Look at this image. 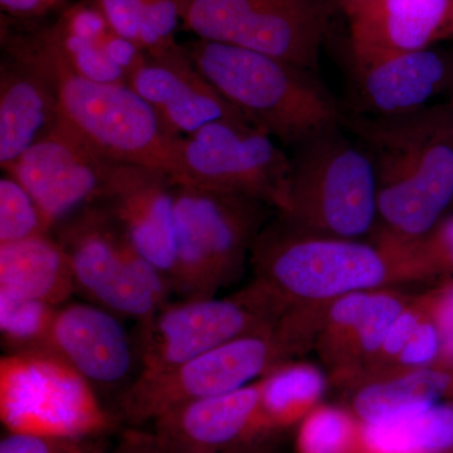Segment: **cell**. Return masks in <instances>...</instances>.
I'll list each match as a JSON object with an SVG mask.
<instances>
[{
  "label": "cell",
  "mask_w": 453,
  "mask_h": 453,
  "mask_svg": "<svg viewBox=\"0 0 453 453\" xmlns=\"http://www.w3.org/2000/svg\"><path fill=\"white\" fill-rule=\"evenodd\" d=\"M65 0H0L2 13L17 22H35L61 8Z\"/></svg>",
  "instance_id": "8d00e7d4"
},
{
  "label": "cell",
  "mask_w": 453,
  "mask_h": 453,
  "mask_svg": "<svg viewBox=\"0 0 453 453\" xmlns=\"http://www.w3.org/2000/svg\"><path fill=\"white\" fill-rule=\"evenodd\" d=\"M255 281L286 309L324 308L357 292L426 281L412 246L315 234L277 214L250 257Z\"/></svg>",
  "instance_id": "7a4b0ae2"
},
{
  "label": "cell",
  "mask_w": 453,
  "mask_h": 453,
  "mask_svg": "<svg viewBox=\"0 0 453 453\" xmlns=\"http://www.w3.org/2000/svg\"><path fill=\"white\" fill-rule=\"evenodd\" d=\"M168 451L220 453L265 436L258 380L234 392L174 408L153 422Z\"/></svg>",
  "instance_id": "ffe728a7"
},
{
  "label": "cell",
  "mask_w": 453,
  "mask_h": 453,
  "mask_svg": "<svg viewBox=\"0 0 453 453\" xmlns=\"http://www.w3.org/2000/svg\"><path fill=\"white\" fill-rule=\"evenodd\" d=\"M348 113L395 116L418 111L446 94L449 52L434 49L372 57L350 56Z\"/></svg>",
  "instance_id": "2e32d148"
},
{
  "label": "cell",
  "mask_w": 453,
  "mask_h": 453,
  "mask_svg": "<svg viewBox=\"0 0 453 453\" xmlns=\"http://www.w3.org/2000/svg\"><path fill=\"white\" fill-rule=\"evenodd\" d=\"M372 0H339L340 5H342V11L347 13V16H350L357 9L362 8L363 5L368 4Z\"/></svg>",
  "instance_id": "f35d334b"
},
{
  "label": "cell",
  "mask_w": 453,
  "mask_h": 453,
  "mask_svg": "<svg viewBox=\"0 0 453 453\" xmlns=\"http://www.w3.org/2000/svg\"><path fill=\"white\" fill-rule=\"evenodd\" d=\"M173 196L175 295L217 296L242 276L273 208L249 196L188 184H175Z\"/></svg>",
  "instance_id": "5b68a950"
},
{
  "label": "cell",
  "mask_w": 453,
  "mask_h": 453,
  "mask_svg": "<svg viewBox=\"0 0 453 453\" xmlns=\"http://www.w3.org/2000/svg\"><path fill=\"white\" fill-rule=\"evenodd\" d=\"M101 49L109 57L110 61L127 74V83H129L131 73L145 61L146 56H148L139 43L129 40V38L122 37L112 29L101 42Z\"/></svg>",
  "instance_id": "d590c367"
},
{
  "label": "cell",
  "mask_w": 453,
  "mask_h": 453,
  "mask_svg": "<svg viewBox=\"0 0 453 453\" xmlns=\"http://www.w3.org/2000/svg\"><path fill=\"white\" fill-rule=\"evenodd\" d=\"M0 292L56 308L70 301L77 292L73 266L55 235L0 244Z\"/></svg>",
  "instance_id": "7402d4cb"
},
{
  "label": "cell",
  "mask_w": 453,
  "mask_h": 453,
  "mask_svg": "<svg viewBox=\"0 0 453 453\" xmlns=\"http://www.w3.org/2000/svg\"><path fill=\"white\" fill-rule=\"evenodd\" d=\"M113 32L139 43L142 0H96Z\"/></svg>",
  "instance_id": "e575fe53"
},
{
  "label": "cell",
  "mask_w": 453,
  "mask_h": 453,
  "mask_svg": "<svg viewBox=\"0 0 453 453\" xmlns=\"http://www.w3.org/2000/svg\"><path fill=\"white\" fill-rule=\"evenodd\" d=\"M174 186L173 179L162 172L116 163L98 202L120 226L136 251L162 271L173 286Z\"/></svg>",
  "instance_id": "e0dca14e"
},
{
  "label": "cell",
  "mask_w": 453,
  "mask_h": 453,
  "mask_svg": "<svg viewBox=\"0 0 453 453\" xmlns=\"http://www.w3.org/2000/svg\"><path fill=\"white\" fill-rule=\"evenodd\" d=\"M55 26L67 35L100 46L107 33L111 31L96 0H80L64 9Z\"/></svg>",
  "instance_id": "836d02e7"
},
{
  "label": "cell",
  "mask_w": 453,
  "mask_h": 453,
  "mask_svg": "<svg viewBox=\"0 0 453 453\" xmlns=\"http://www.w3.org/2000/svg\"><path fill=\"white\" fill-rule=\"evenodd\" d=\"M440 356V332H438L436 321H434V314H432L431 299H429L428 314L426 315L422 323L417 327L416 332L408 340L407 345L399 354V357H396L393 365L390 366L389 371L383 375L437 366ZM383 375H380V377H383Z\"/></svg>",
  "instance_id": "1f68e13d"
},
{
  "label": "cell",
  "mask_w": 453,
  "mask_h": 453,
  "mask_svg": "<svg viewBox=\"0 0 453 453\" xmlns=\"http://www.w3.org/2000/svg\"><path fill=\"white\" fill-rule=\"evenodd\" d=\"M183 183L249 196L280 213L288 203L291 157L247 121L222 120L183 136Z\"/></svg>",
  "instance_id": "8fae6325"
},
{
  "label": "cell",
  "mask_w": 453,
  "mask_h": 453,
  "mask_svg": "<svg viewBox=\"0 0 453 453\" xmlns=\"http://www.w3.org/2000/svg\"><path fill=\"white\" fill-rule=\"evenodd\" d=\"M342 127L371 157L378 220L371 237L412 246L453 203V112L443 104L395 116L344 111Z\"/></svg>",
  "instance_id": "6da1fadb"
},
{
  "label": "cell",
  "mask_w": 453,
  "mask_h": 453,
  "mask_svg": "<svg viewBox=\"0 0 453 453\" xmlns=\"http://www.w3.org/2000/svg\"><path fill=\"white\" fill-rule=\"evenodd\" d=\"M348 18L354 57L417 52L453 38V0H372Z\"/></svg>",
  "instance_id": "44dd1931"
},
{
  "label": "cell",
  "mask_w": 453,
  "mask_h": 453,
  "mask_svg": "<svg viewBox=\"0 0 453 453\" xmlns=\"http://www.w3.org/2000/svg\"><path fill=\"white\" fill-rule=\"evenodd\" d=\"M353 389L350 411L366 425L423 410L445 398L453 399V377L431 366L362 381Z\"/></svg>",
  "instance_id": "603a6c76"
},
{
  "label": "cell",
  "mask_w": 453,
  "mask_h": 453,
  "mask_svg": "<svg viewBox=\"0 0 453 453\" xmlns=\"http://www.w3.org/2000/svg\"><path fill=\"white\" fill-rule=\"evenodd\" d=\"M52 234V226L25 186L4 172L0 178V244Z\"/></svg>",
  "instance_id": "83f0119b"
},
{
  "label": "cell",
  "mask_w": 453,
  "mask_h": 453,
  "mask_svg": "<svg viewBox=\"0 0 453 453\" xmlns=\"http://www.w3.org/2000/svg\"><path fill=\"white\" fill-rule=\"evenodd\" d=\"M220 453H255V452H253L252 443H250V445L237 447V449H229V451L220 452Z\"/></svg>",
  "instance_id": "60d3db41"
},
{
  "label": "cell",
  "mask_w": 453,
  "mask_h": 453,
  "mask_svg": "<svg viewBox=\"0 0 453 453\" xmlns=\"http://www.w3.org/2000/svg\"><path fill=\"white\" fill-rule=\"evenodd\" d=\"M418 453H431V452H418Z\"/></svg>",
  "instance_id": "b9f144b4"
},
{
  "label": "cell",
  "mask_w": 453,
  "mask_h": 453,
  "mask_svg": "<svg viewBox=\"0 0 453 453\" xmlns=\"http://www.w3.org/2000/svg\"><path fill=\"white\" fill-rule=\"evenodd\" d=\"M453 453V399L374 423H363L360 453Z\"/></svg>",
  "instance_id": "d4e9b609"
},
{
  "label": "cell",
  "mask_w": 453,
  "mask_h": 453,
  "mask_svg": "<svg viewBox=\"0 0 453 453\" xmlns=\"http://www.w3.org/2000/svg\"><path fill=\"white\" fill-rule=\"evenodd\" d=\"M412 251L426 281L453 280V213L413 243Z\"/></svg>",
  "instance_id": "4dcf8cb0"
},
{
  "label": "cell",
  "mask_w": 453,
  "mask_h": 453,
  "mask_svg": "<svg viewBox=\"0 0 453 453\" xmlns=\"http://www.w3.org/2000/svg\"><path fill=\"white\" fill-rule=\"evenodd\" d=\"M308 350L285 318L273 326L226 342L168 371L139 374L116 399L118 417L131 426L208 396L234 392Z\"/></svg>",
  "instance_id": "52a82bcc"
},
{
  "label": "cell",
  "mask_w": 453,
  "mask_h": 453,
  "mask_svg": "<svg viewBox=\"0 0 453 453\" xmlns=\"http://www.w3.org/2000/svg\"><path fill=\"white\" fill-rule=\"evenodd\" d=\"M264 434L299 425L319 404L329 384V375L305 362L277 365L258 380Z\"/></svg>",
  "instance_id": "cb8c5ba5"
},
{
  "label": "cell",
  "mask_w": 453,
  "mask_h": 453,
  "mask_svg": "<svg viewBox=\"0 0 453 453\" xmlns=\"http://www.w3.org/2000/svg\"><path fill=\"white\" fill-rule=\"evenodd\" d=\"M277 214L315 234L371 237L378 187L365 149L342 127L295 148L288 203Z\"/></svg>",
  "instance_id": "8992f818"
},
{
  "label": "cell",
  "mask_w": 453,
  "mask_h": 453,
  "mask_svg": "<svg viewBox=\"0 0 453 453\" xmlns=\"http://www.w3.org/2000/svg\"><path fill=\"white\" fill-rule=\"evenodd\" d=\"M199 40L276 57L316 71L330 11L325 0H177Z\"/></svg>",
  "instance_id": "30bf717a"
},
{
  "label": "cell",
  "mask_w": 453,
  "mask_h": 453,
  "mask_svg": "<svg viewBox=\"0 0 453 453\" xmlns=\"http://www.w3.org/2000/svg\"><path fill=\"white\" fill-rule=\"evenodd\" d=\"M124 319L94 303H67L57 309L50 349L80 372L96 392L131 386L139 372L136 340ZM116 398V399H118Z\"/></svg>",
  "instance_id": "9a60e30c"
},
{
  "label": "cell",
  "mask_w": 453,
  "mask_h": 453,
  "mask_svg": "<svg viewBox=\"0 0 453 453\" xmlns=\"http://www.w3.org/2000/svg\"><path fill=\"white\" fill-rule=\"evenodd\" d=\"M50 35L71 67L85 79L101 83H127V74L110 61L100 44L80 40L50 27Z\"/></svg>",
  "instance_id": "f1b7e54d"
},
{
  "label": "cell",
  "mask_w": 453,
  "mask_h": 453,
  "mask_svg": "<svg viewBox=\"0 0 453 453\" xmlns=\"http://www.w3.org/2000/svg\"><path fill=\"white\" fill-rule=\"evenodd\" d=\"M363 423L350 408L319 404L299 423L296 453H360Z\"/></svg>",
  "instance_id": "484cf974"
},
{
  "label": "cell",
  "mask_w": 453,
  "mask_h": 453,
  "mask_svg": "<svg viewBox=\"0 0 453 453\" xmlns=\"http://www.w3.org/2000/svg\"><path fill=\"white\" fill-rule=\"evenodd\" d=\"M286 306L253 280L229 296L181 299L139 324V374L168 371L226 342L273 326Z\"/></svg>",
  "instance_id": "9c48e42d"
},
{
  "label": "cell",
  "mask_w": 453,
  "mask_h": 453,
  "mask_svg": "<svg viewBox=\"0 0 453 453\" xmlns=\"http://www.w3.org/2000/svg\"><path fill=\"white\" fill-rule=\"evenodd\" d=\"M70 257L76 290L138 324L159 310L150 292L131 275L125 259L127 235L101 203L89 205L53 228Z\"/></svg>",
  "instance_id": "7c38bea8"
},
{
  "label": "cell",
  "mask_w": 453,
  "mask_h": 453,
  "mask_svg": "<svg viewBox=\"0 0 453 453\" xmlns=\"http://www.w3.org/2000/svg\"><path fill=\"white\" fill-rule=\"evenodd\" d=\"M61 118L58 86L31 53L2 40L0 166L7 170Z\"/></svg>",
  "instance_id": "ac0fdd59"
},
{
  "label": "cell",
  "mask_w": 453,
  "mask_h": 453,
  "mask_svg": "<svg viewBox=\"0 0 453 453\" xmlns=\"http://www.w3.org/2000/svg\"><path fill=\"white\" fill-rule=\"evenodd\" d=\"M2 38L49 68L58 86L62 118L101 154L115 163L162 172L175 184L183 183V136L170 129L129 83L95 82L77 73L57 46L50 27L16 32L3 23Z\"/></svg>",
  "instance_id": "3957f363"
},
{
  "label": "cell",
  "mask_w": 453,
  "mask_h": 453,
  "mask_svg": "<svg viewBox=\"0 0 453 453\" xmlns=\"http://www.w3.org/2000/svg\"><path fill=\"white\" fill-rule=\"evenodd\" d=\"M412 297L383 288L347 295L325 306L314 347L332 380L354 388L365 380Z\"/></svg>",
  "instance_id": "5bb4252c"
},
{
  "label": "cell",
  "mask_w": 453,
  "mask_h": 453,
  "mask_svg": "<svg viewBox=\"0 0 453 453\" xmlns=\"http://www.w3.org/2000/svg\"><path fill=\"white\" fill-rule=\"evenodd\" d=\"M107 453H166V449L155 432L131 428L122 434L115 449Z\"/></svg>",
  "instance_id": "74e56055"
},
{
  "label": "cell",
  "mask_w": 453,
  "mask_h": 453,
  "mask_svg": "<svg viewBox=\"0 0 453 453\" xmlns=\"http://www.w3.org/2000/svg\"><path fill=\"white\" fill-rule=\"evenodd\" d=\"M449 57H451V76H449V88L446 91V105L449 107V110L453 112V47L449 50Z\"/></svg>",
  "instance_id": "ab89813d"
},
{
  "label": "cell",
  "mask_w": 453,
  "mask_h": 453,
  "mask_svg": "<svg viewBox=\"0 0 453 453\" xmlns=\"http://www.w3.org/2000/svg\"><path fill=\"white\" fill-rule=\"evenodd\" d=\"M180 14L177 0H142L139 44L149 56H162L177 49Z\"/></svg>",
  "instance_id": "f546056e"
},
{
  "label": "cell",
  "mask_w": 453,
  "mask_h": 453,
  "mask_svg": "<svg viewBox=\"0 0 453 453\" xmlns=\"http://www.w3.org/2000/svg\"><path fill=\"white\" fill-rule=\"evenodd\" d=\"M129 85L180 136L217 121H246L196 70L183 44L162 56H146Z\"/></svg>",
  "instance_id": "d6986e66"
},
{
  "label": "cell",
  "mask_w": 453,
  "mask_h": 453,
  "mask_svg": "<svg viewBox=\"0 0 453 453\" xmlns=\"http://www.w3.org/2000/svg\"><path fill=\"white\" fill-rule=\"evenodd\" d=\"M56 306L0 292V336L5 353L50 349Z\"/></svg>",
  "instance_id": "4316f807"
},
{
  "label": "cell",
  "mask_w": 453,
  "mask_h": 453,
  "mask_svg": "<svg viewBox=\"0 0 453 453\" xmlns=\"http://www.w3.org/2000/svg\"><path fill=\"white\" fill-rule=\"evenodd\" d=\"M183 46L246 121L280 144L295 149L342 127L344 109L316 71L219 42L196 38Z\"/></svg>",
  "instance_id": "277c9868"
},
{
  "label": "cell",
  "mask_w": 453,
  "mask_h": 453,
  "mask_svg": "<svg viewBox=\"0 0 453 453\" xmlns=\"http://www.w3.org/2000/svg\"><path fill=\"white\" fill-rule=\"evenodd\" d=\"M0 419L9 434L88 440L111 431L115 414L50 349L0 359Z\"/></svg>",
  "instance_id": "ba28073f"
},
{
  "label": "cell",
  "mask_w": 453,
  "mask_h": 453,
  "mask_svg": "<svg viewBox=\"0 0 453 453\" xmlns=\"http://www.w3.org/2000/svg\"><path fill=\"white\" fill-rule=\"evenodd\" d=\"M0 453H107L101 438L71 440L8 434L0 441Z\"/></svg>",
  "instance_id": "d6a6232c"
},
{
  "label": "cell",
  "mask_w": 453,
  "mask_h": 453,
  "mask_svg": "<svg viewBox=\"0 0 453 453\" xmlns=\"http://www.w3.org/2000/svg\"><path fill=\"white\" fill-rule=\"evenodd\" d=\"M115 162L64 118L7 170L38 203L55 228L104 196Z\"/></svg>",
  "instance_id": "4fadbf2b"
}]
</instances>
